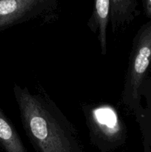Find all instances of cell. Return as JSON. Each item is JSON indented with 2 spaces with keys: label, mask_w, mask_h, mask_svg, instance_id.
<instances>
[{
  "label": "cell",
  "mask_w": 151,
  "mask_h": 152,
  "mask_svg": "<svg viewBox=\"0 0 151 152\" xmlns=\"http://www.w3.org/2000/svg\"><path fill=\"white\" fill-rule=\"evenodd\" d=\"M13 94L27 137L36 152H84L78 132L44 92L15 83Z\"/></svg>",
  "instance_id": "obj_1"
},
{
  "label": "cell",
  "mask_w": 151,
  "mask_h": 152,
  "mask_svg": "<svg viewBox=\"0 0 151 152\" xmlns=\"http://www.w3.org/2000/svg\"><path fill=\"white\" fill-rule=\"evenodd\" d=\"M151 67V19L142 25L133 37L121 101L135 114L136 121L143 114L141 86Z\"/></svg>",
  "instance_id": "obj_2"
},
{
  "label": "cell",
  "mask_w": 151,
  "mask_h": 152,
  "mask_svg": "<svg viewBox=\"0 0 151 152\" xmlns=\"http://www.w3.org/2000/svg\"><path fill=\"white\" fill-rule=\"evenodd\" d=\"M90 142L101 152H111L126 142L127 129L118 110L110 104L81 106Z\"/></svg>",
  "instance_id": "obj_3"
},
{
  "label": "cell",
  "mask_w": 151,
  "mask_h": 152,
  "mask_svg": "<svg viewBox=\"0 0 151 152\" xmlns=\"http://www.w3.org/2000/svg\"><path fill=\"white\" fill-rule=\"evenodd\" d=\"M59 0H0V32L45 16L57 7Z\"/></svg>",
  "instance_id": "obj_4"
},
{
  "label": "cell",
  "mask_w": 151,
  "mask_h": 152,
  "mask_svg": "<svg viewBox=\"0 0 151 152\" xmlns=\"http://www.w3.org/2000/svg\"><path fill=\"white\" fill-rule=\"evenodd\" d=\"M110 19V0H94L92 15L87 26L94 34H97L101 53L106 55L107 48V31Z\"/></svg>",
  "instance_id": "obj_5"
},
{
  "label": "cell",
  "mask_w": 151,
  "mask_h": 152,
  "mask_svg": "<svg viewBox=\"0 0 151 152\" xmlns=\"http://www.w3.org/2000/svg\"><path fill=\"white\" fill-rule=\"evenodd\" d=\"M137 0H110V19L113 32L129 25L138 15Z\"/></svg>",
  "instance_id": "obj_6"
},
{
  "label": "cell",
  "mask_w": 151,
  "mask_h": 152,
  "mask_svg": "<svg viewBox=\"0 0 151 152\" xmlns=\"http://www.w3.org/2000/svg\"><path fill=\"white\" fill-rule=\"evenodd\" d=\"M0 145L5 152H28L17 130L1 108Z\"/></svg>",
  "instance_id": "obj_7"
},
{
  "label": "cell",
  "mask_w": 151,
  "mask_h": 152,
  "mask_svg": "<svg viewBox=\"0 0 151 152\" xmlns=\"http://www.w3.org/2000/svg\"><path fill=\"white\" fill-rule=\"evenodd\" d=\"M141 97H144L146 102V107L144 108L143 114L144 117L151 120V80L147 78L141 86Z\"/></svg>",
  "instance_id": "obj_8"
},
{
  "label": "cell",
  "mask_w": 151,
  "mask_h": 152,
  "mask_svg": "<svg viewBox=\"0 0 151 152\" xmlns=\"http://www.w3.org/2000/svg\"><path fill=\"white\" fill-rule=\"evenodd\" d=\"M143 7L144 13L147 18L151 19V0H143Z\"/></svg>",
  "instance_id": "obj_9"
},
{
  "label": "cell",
  "mask_w": 151,
  "mask_h": 152,
  "mask_svg": "<svg viewBox=\"0 0 151 152\" xmlns=\"http://www.w3.org/2000/svg\"><path fill=\"white\" fill-rule=\"evenodd\" d=\"M144 147H145V151H146V152H150L149 146H147V145H144Z\"/></svg>",
  "instance_id": "obj_10"
}]
</instances>
